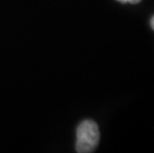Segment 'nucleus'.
Wrapping results in <instances>:
<instances>
[{"instance_id": "1", "label": "nucleus", "mask_w": 154, "mask_h": 153, "mask_svg": "<svg viewBox=\"0 0 154 153\" xmlns=\"http://www.w3.org/2000/svg\"><path fill=\"white\" fill-rule=\"evenodd\" d=\"M99 126L93 120H84L77 128L76 150L79 153H91L97 149L100 142Z\"/></svg>"}, {"instance_id": "2", "label": "nucleus", "mask_w": 154, "mask_h": 153, "mask_svg": "<svg viewBox=\"0 0 154 153\" xmlns=\"http://www.w3.org/2000/svg\"><path fill=\"white\" fill-rule=\"evenodd\" d=\"M120 3H130V4H137L139 3L141 0H117Z\"/></svg>"}, {"instance_id": "3", "label": "nucleus", "mask_w": 154, "mask_h": 153, "mask_svg": "<svg viewBox=\"0 0 154 153\" xmlns=\"http://www.w3.org/2000/svg\"><path fill=\"white\" fill-rule=\"evenodd\" d=\"M150 26H151L152 30H154V16H152L151 20H150Z\"/></svg>"}]
</instances>
